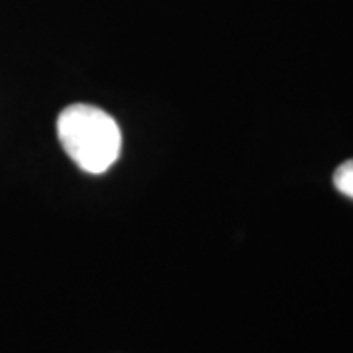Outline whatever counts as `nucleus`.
<instances>
[{"instance_id":"1","label":"nucleus","mask_w":353,"mask_h":353,"mask_svg":"<svg viewBox=\"0 0 353 353\" xmlns=\"http://www.w3.org/2000/svg\"><path fill=\"white\" fill-rule=\"evenodd\" d=\"M57 136L65 153L83 171L101 175L122 150V134L110 114L90 104H73L59 114Z\"/></svg>"},{"instance_id":"2","label":"nucleus","mask_w":353,"mask_h":353,"mask_svg":"<svg viewBox=\"0 0 353 353\" xmlns=\"http://www.w3.org/2000/svg\"><path fill=\"white\" fill-rule=\"evenodd\" d=\"M334 185L341 194L353 199V159L338 167V171L334 173Z\"/></svg>"}]
</instances>
